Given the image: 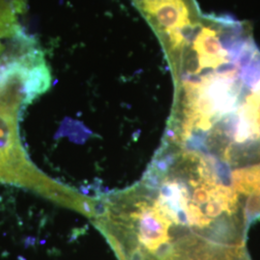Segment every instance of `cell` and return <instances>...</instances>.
<instances>
[{
	"label": "cell",
	"mask_w": 260,
	"mask_h": 260,
	"mask_svg": "<svg viewBox=\"0 0 260 260\" xmlns=\"http://www.w3.org/2000/svg\"><path fill=\"white\" fill-rule=\"evenodd\" d=\"M156 35L171 72L177 68L204 14L196 0H132Z\"/></svg>",
	"instance_id": "6da1fadb"
},
{
	"label": "cell",
	"mask_w": 260,
	"mask_h": 260,
	"mask_svg": "<svg viewBox=\"0 0 260 260\" xmlns=\"http://www.w3.org/2000/svg\"><path fill=\"white\" fill-rule=\"evenodd\" d=\"M162 260H251L245 244L198 240L179 245Z\"/></svg>",
	"instance_id": "7a4b0ae2"
},
{
	"label": "cell",
	"mask_w": 260,
	"mask_h": 260,
	"mask_svg": "<svg viewBox=\"0 0 260 260\" xmlns=\"http://www.w3.org/2000/svg\"><path fill=\"white\" fill-rule=\"evenodd\" d=\"M25 0H0V57L11 44L23 34L18 17L24 8Z\"/></svg>",
	"instance_id": "3957f363"
}]
</instances>
